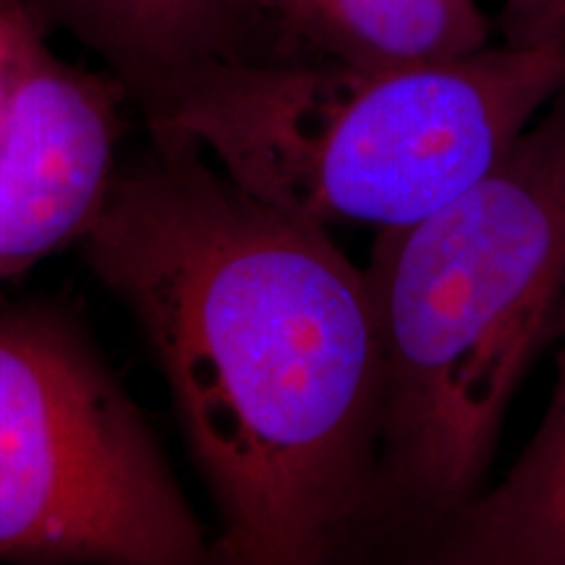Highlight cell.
I'll return each instance as SVG.
<instances>
[{
	"label": "cell",
	"instance_id": "1",
	"mask_svg": "<svg viewBox=\"0 0 565 565\" xmlns=\"http://www.w3.org/2000/svg\"><path fill=\"white\" fill-rule=\"evenodd\" d=\"M76 246L166 380L215 508L212 563L320 565L370 532L383 349L330 228L150 137Z\"/></svg>",
	"mask_w": 565,
	"mask_h": 565
},
{
	"label": "cell",
	"instance_id": "2",
	"mask_svg": "<svg viewBox=\"0 0 565 565\" xmlns=\"http://www.w3.org/2000/svg\"><path fill=\"white\" fill-rule=\"evenodd\" d=\"M366 278L383 349L372 529L427 540L482 492L515 393L565 333V89L477 186L377 231Z\"/></svg>",
	"mask_w": 565,
	"mask_h": 565
},
{
	"label": "cell",
	"instance_id": "3",
	"mask_svg": "<svg viewBox=\"0 0 565 565\" xmlns=\"http://www.w3.org/2000/svg\"><path fill=\"white\" fill-rule=\"evenodd\" d=\"M212 540L79 315L0 303V563L202 565Z\"/></svg>",
	"mask_w": 565,
	"mask_h": 565
},
{
	"label": "cell",
	"instance_id": "4",
	"mask_svg": "<svg viewBox=\"0 0 565 565\" xmlns=\"http://www.w3.org/2000/svg\"><path fill=\"white\" fill-rule=\"evenodd\" d=\"M24 0L6 6L0 87V280L79 244L118 168L129 97L108 71L76 66Z\"/></svg>",
	"mask_w": 565,
	"mask_h": 565
},
{
	"label": "cell",
	"instance_id": "5",
	"mask_svg": "<svg viewBox=\"0 0 565 565\" xmlns=\"http://www.w3.org/2000/svg\"><path fill=\"white\" fill-rule=\"evenodd\" d=\"M246 61H296L359 74L443 61L490 42L479 0H233Z\"/></svg>",
	"mask_w": 565,
	"mask_h": 565
},
{
	"label": "cell",
	"instance_id": "6",
	"mask_svg": "<svg viewBox=\"0 0 565 565\" xmlns=\"http://www.w3.org/2000/svg\"><path fill=\"white\" fill-rule=\"evenodd\" d=\"M47 32L100 61L139 113L196 71L246 61L233 0H24Z\"/></svg>",
	"mask_w": 565,
	"mask_h": 565
},
{
	"label": "cell",
	"instance_id": "7",
	"mask_svg": "<svg viewBox=\"0 0 565 565\" xmlns=\"http://www.w3.org/2000/svg\"><path fill=\"white\" fill-rule=\"evenodd\" d=\"M540 429L490 492H479L422 542L437 565H565V333Z\"/></svg>",
	"mask_w": 565,
	"mask_h": 565
},
{
	"label": "cell",
	"instance_id": "8",
	"mask_svg": "<svg viewBox=\"0 0 565 565\" xmlns=\"http://www.w3.org/2000/svg\"><path fill=\"white\" fill-rule=\"evenodd\" d=\"M498 30L519 45L565 38V0H505Z\"/></svg>",
	"mask_w": 565,
	"mask_h": 565
},
{
	"label": "cell",
	"instance_id": "9",
	"mask_svg": "<svg viewBox=\"0 0 565 565\" xmlns=\"http://www.w3.org/2000/svg\"><path fill=\"white\" fill-rule=\"evenodd\" d=\"M6 6H9V0H0V87H3L6 68Z\"/></svg>",
	"mask_w": 565,
	"mask_h": 565
}]
</instances>
